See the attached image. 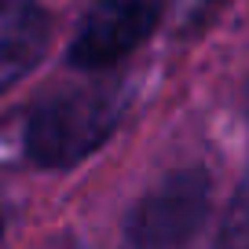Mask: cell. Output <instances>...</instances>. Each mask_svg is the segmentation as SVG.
Wrapping results in <instances>:
<instances>
[{
    "label": "cell",
    "instance_id": "1",
    "mask_svg": "<svg viewBox=\"0 0 249 249\" xmlns=\"http://www.w3.org/2000/svg\"><path fill=\"white\" fill-rule=\"evenodd\" d=\"M121 114L124 95L117 88L92 85L59 92L30 114L22 150L37 169H73L117 132Z\"/></svg>",
    "mask_w": 249,
    "mask_h": 249
},
{
    "label": "cell",
    "instance_id": "2",
    "mask_svg": "<svg viewBox=\"0 0 249 249\" xmlns=\"http://www.w3.org/2000/svg\"><path fill=\"white\" fill-rule=\"evenodd\" d=\"M213 209V183L202 169L161 176L124 216V249H187Z\"/></svg>",
    "mask_w": 249,
    "mask_h": 249
},
{
    "label": "cell",
    "instance_id": "3",
    "mask_svg": "<svg viewBox=\"0 0 249 249\" xmlns=\"http://www.w3.org/2000/svg\"><path fill=\"white\" fill-rule=\"evenodd\" d=\"M161 11L165 0H95L66 44V62L85 73L124 62L154 37Z\"/></svg>",
    "mask_w": 249,
    "mask_h": 249
},
{
    "label": "cell",
    "instance_id": "4",
    "mask_svg": "<svg viewBox=\"0 0 249 249\" xmlns=\"http://www.w3.org/2000/svg\"><path fill=\"white\" fill-rule=\"evenodd\" d=\"M48 37L52 22L33 0H0V92L18 85L40 62Z\"/></svg>",
    "mask_w": 249,
    "mask_h": 249
},
{
    "label": "cell",
    "instance_id": "5",
    "mask_svg": "<svg viewBox=\"0 0 249 249\" xmlns=\"http://www.w3.org/2000/svg\"><path fill=\"white\" fill-rule=\"evenodd\" d=\"M216 249H249V191H238L231 213L224 220Z\"/></svg>",
    "mask_w": 249,
    "mask_h": 249
},
{
    "label": "cell",
    "instance_id": "6",
    "mask_svg": "<svg viewBox=\"0 0 249 249\" xmlns=\"http://www.w3.org/2000/svg\"><path fill=\"white\" fill-rule=\"evenodd\" d=\"M195 4H202V8H220V4H227V0H195Z\"/></svg>",
    "mask_w": 249,
    "mask_h": 249
},
{
    "label": "cell",
    "instance_id": "7",
    "mask_svg": "<svg viewBox=\"0 0 249 249\" xmlns=\"http://www.w3.org/2000/svg\"><path fill=\"white\" fill-rule=\"evenodd\" d=\"M0 238H4V216H0Z\"/></svg>",
    "mask_w": 249,
    "mask_h": 249
}]
</instances>
